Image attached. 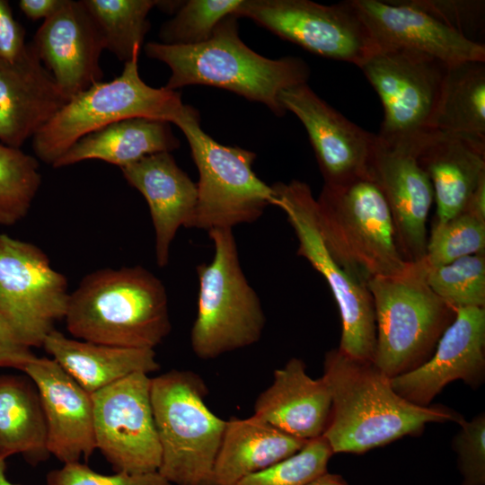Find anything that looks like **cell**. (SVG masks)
<instances>
[{
    "label": "cell",
    "instance_id": "obj_12",
    "mask_svg": "<svg viewBox=\"0 0 485 485\" xmlns=\"http://www.w3.org/2000/svg\"><path fill=\"white\" fill-rule=\"evenodd\" d=\"M69 295L66 278L40 247L0 234V315L22 344L43 346Z\"/></svg>",
    "mask_w": 485,
    "mask_h": 485
},
{
    "label": "cell",
    "instance_id": "obj_39",
    "mask_svg": "<svg viewBox=\"0 0 485 485\" xmlns=\"http://www.w3.org/2000/svg\"><path fill=\"white\" fill-rule=\"evenodd\" d=\"M26 31L7 0H0V60H13L25 49Z\"/></svg>",
    "mask_w": 485,
    "mask_h": 485
},
{
    "label": "cell",
    "instance_id": "obj_15",
    "mask_svg": "<svg viewBox=\"0 0 485 485\" xmlns=\"http://www.w3.org/2000/svg\"><path fill=\"white\" fill-rule=\"evenodd\" d=\"M306 129L325 185H344L370 176L376 134L356 125L318 96L307 84L279 93Z\"/></svg>",
    "mask_w": 485,
    "mask_h": 485
},
{
    "label": "cell",
    "instance_id": "obj_32",
    "mask_svg": "<svg viewBox=\"0 0 485 485\" xmlns=\"http://www.w3.org/2000/svg\"><path fill=\"white\" fill-rule=\"evenodd\" d=\"M423 267L428 287L455 310L485 308V253L463 256L436 267Z\"/></svg>",
    "mask_w": 485,
    "mask_h": 485
},
{
    "label": "cell",
    "instance_id": "obj_34",
    "mask_svg": "<svg viewBox=\"0 0 485 485\" xmlns=\"http://www.w3.org/2000/svg\"><path fill=\"white\" fill-rule=\"evenodd\" d=\"M479 253H485V220L463 211L447 221L433 222L421 262L432 268Z\"/></svg>",
    "mask_w": 485,
    "mask_h": 485
},
{
    "label": "cell",
    "instance_id": "obj_11",
    "mask_svg": "<svg viewBox=\"0 0 485 485\" xmlns=\"http://www.w3.org/2000/svg\"><path fill=\"white\" fill-rule=\"evenodd\" d=\"M448 65L429 55L401 48H377L359 66L377 93L384 119L376 134L389 146L413 153L430 132Z\"/></svg>",
    "mask_w": 485,
    "mask_h": 485
},
{
    "label": "cell",
    "instance_id": "obj_42",
    "mask_svg": "<svg viewBox=\"0 0 485 485\" xmlns=\"http://www.w3.org/2000/svg\"><path fill=\"white\" fill-rule=\"evenodd\" d=\"M463 211L485 220V177L472 191Z\"/></svg>",
    "mask_w": 485,
    "mask_h": 485
},
{
    "label": "cell",
    "instance_id": "obj_2",
    "mask_svg": "<svg viewBox=\"0 0 485 485\" xmlns=\"http://www.w3.org/2000/svg\"><path fill=\"white\" fill-rule=\"evenodd\" d=\"M238 28V18L231 14L216 26L206 42L178 46L151 41L144 49L148 57L170 67L164 86L168 90L194 84L215 86L260 102L281 117L286 110L279 93L307 84L310 68L299 57L270 59L256 53L241 40Z\"/></svg>",
    "mask_w": 485,
    "mask_h": 485
},
{
    "label": "cell",
    "instance_id": "obj_17",
    "mask_svg": "<svg viewBox=\"0 0 485 485\" xmlns=\"http://www.w3.org/2000/svg\"><path fill=\"white\" fill-rule=\"evenodd\" d=\"M377 48H401L446 65L485 61V46L417 6L412 1L349 0Z\"/></svg>",
    "mask_w": 485,
    "mask_h": 485
},
{
    "label": "cell",
    "instance_id": "obj_26",
    "mask_svg": "<svg viewBox=\"0 0 485 485\" xmlns=\"http://www.w3.org/2000/svg\"><path fill=\"white\" fill-rule=\"evenodd\" d=\"M306 443L255 415L231 418L216 458L212 485H235L245 476L293 455Z\"/></svg>",
    "mask_w": 485,
    "mask_h": 485
},
{
    "label": "cell",
    "instance_id": "obj_31",
    "mask_svg": "<svg viewBox=\"0 0 485 485\" xmlns=\"http://www.w3.org/2000/svg\"><path fill=\"white\" fill-rule=\"evenodd\" d=\"M39 167L36 157L0 142V225L26 216L41 185Z\"/></svg>",
    "mask_w": 485,
    "mask_h": 485
},
{
    "label": "cell",
    "instance_id": "obj_36",
    "mask_svg": "<svg viewBox=\"0 0 485 485\" xmlns=\"http://www.w3.org/2000/svg\"><path fill=\"white\" fill-rule=\"evenodd\" d=\"M460 431L453 446L458 455V466L463 475V485L485 483V416L481 413L471 420L462 418Z\"/></svg>",
    "mask_w": 485,
    "mask_h": 485
},
{
    "label": "cell",
    "instance_id": "obj_30",
    "mask_svg": "<svg viewBox=\"0 0 485 485\" xmlns=\"http://www.w3.org/2000/svg\"><path fill=\"white\" fill-rule=\"evenodd\" d=\"M105 43L119 60L126 63L140 53L150 29L148 14L155 0H82Z\"/></svg>",
    "mask_w": 485,
    "mask_h": 485
},
{
    "label": "cell",
    "instance_id": "obj_33",
    "mask_svg": "<svg viewBox=\"0 0 485 485\" xmlns=\"http://www.w3.org/2000/svg\"><path fill=\"white\" fill-rule=\"evenodd\" d=\"M242 0H189L182 2L174 16L159 31L160 42L193 46L208 40L216 26L234 14Z\"/></svg>",
    "mask_w": 485,
    "mask_h": 485
},
{
    "label": "cell",
    "instance_id": "obj_25",
    "mask_svg": "<svg viewBox=\"0 0 485 485\" xmlns=\"http://www.w3.org/2000/svg\"><path fill=\"white\" fill-rule=\"evenodd\" d=\"M42 347L90 394L132 374L148 375L160 368L154 349L74 340L56 329Z\"/></svg>",
    "mask_w": 485,
    "mask_h": 485
},
{
    "label": "cell",
    "instance_id": "obj_5",
    "mask_svg": "<svg viewBox=\"0 0 485 485\" xmlns=\"http://www.w3.org/2000/svg\"><path fill=\"white\" fill-rule=\"evenodd\" d=\"M150 395L161 446L158 472L172 485H212L226 420L207 406L203 379L173 369L151 378Z\"/></svg>",
    "mask_w": 485,
    "mask_h": 485
},
{
    "label": "cell",
    "instance_id": "obj_20",
    "mask_svg": "<svg viewBox=\"0 0 485 485\" xmlns=\"http://www.w3.org/2000/svg\"><path fill=\"white\" fill-rule=\"evenodd\" d=\"M22 372L40 397L49 454L63 463L88 461L96 449L91 394L53 358L35 357Z\"/></svg>",
    "mask_w": 485,
    "mask_h": 485
},
{
    "label": "cell",
    "instance_id": "obj_16",
    "mask_svg": "<svg viewBox=\"0 0 485 485\" xmlns=\"http://www.w3.org/2000/svg\"><path fill=\"white\" fill-rule=\"evenodd\" d=\"M485 375V308H459L432 356L419 367L391 378L392 389L406 401L429 406L449 383L463 380L472 388Z\"/></svg>",
    "mask_w": 485,
    "mask_h": 485
},
{
    "label": "cell",
    "instance_id": "obj_9",
    "mask_svg": "<svg viewBox=\"0 0 485 485\" xmlns=\"http://www.w3.org/2000/svg\"><path fill=\"white\" fill-rule=\"evenodd\" d=\"M137 53L119 75L98 82L71 97L55 117L32 137L37 159L53 165L75 142L111 123L148 118L174 123L185 104L181 93L146 84L138 72Z\"/></svg>",
    "mask_w": 485,
    "mask_h": 485
},
{
    "label": "cell",
    "instance_id": "obj_44",
    "mask_svg": "<svg viewBox=\"0 0 485 485\" xmlns=\"http://www.w3.org/2000/svg\"><path fill=\"white\" fill-rule=\"evenodd\" d=\"M7 456L0 453V485H19L13 483L6 476Z\"/></svg>",
    "mask_w": 485,
    "mask_h": 485
},
{
    "label": "cell",
    "instance_id": "obj_13",
    "mask_svg": "<svg viewBox=\"0 0 485 485\" xmlns=\"http://www.w3.org/2000/svg\"><path fill=\"white\" fill-rule=\"evenodd\" d=\"M306 50L360 66L376 46L350 1L242 0L234 13Z\"/></svg>",
    "mask_w": 485,
    "mask_h": 485
},
{
    "label": "cell",
    "instance_id": "obj_37",
    "mask_svg": "<svg viewBox=\"0 0 485 485\" xmlns=\"http://www.w3.org/2000/svg\"><path fill=\"white\" fill-rule=\"evenodd\" d=\"M47 485H172L158 472L103 474L80 462L64 463L46 476Z\"/></svg>",
    "mask_w": 485,
    "mask_h": 485
},
{
    "label": "cell",
    "instance_id": "obj_1",
    "mask_svg": "<svg viewBox=\"0 0 485 485\" xmlns=\"http://www.w3.org/2000/svg\"><path fill=\"white\" fill-rule=\"evenodd\" d=\"M323 372L331 410L322 436L333 454H362L417 435L428 423H458L463 418L442 405L423 407L406 401L373 362L350 357L339 348L326 352Z\"/></svg>",
    "mask_w": 485,
    "mask_h": 485
},
{
    "label": "cell",
    "instance_id": "obj_24",
    "mask_svg": "<svg viewBox=\"0 0 485 485\" xmlns=\"http://www.w3.org/2000/svg\"><path fill=\"white\" fill-rule=\"evenodd\" d=\"M304 362L292 357L274 371L271 384L257 397L254 414L295 437L322 436L329 422L331 396L323 377L313 379Z\"/></svg>",
    "mask_w": 485,
    "mask_h": 485
},
{
    "label": "cell",
    "instance_id": "obj_8",
    "mask_svg": "<svg viewBox=\"0 0 485 485\" xmlns=\"http://www.w3.org/2000/svg\"><path fill=\"white\" fill-rule=\"evenodd\" d=\"M199 113L185 105L173 123L186 137L198 172L197 203L185 228L209 231L257 221L269 206H277L272 188L252 169L256 154L219 144L205 133Z\"/></svg>",
    "mask_w": 485,
    "mask_h": 485
},
{
    "label": "cell",
    "instance_id": "obj_6",
    "mask_svg": "<svg viewBox=\"0 0 485 485\" xmlns=\"http://www.w3.org/2000/svg\"><path fill=\"white\" fill-rule=\"evenodd\" d=\"M366 286L376 326L373 363L389 378L419 367L432 356L456 310L428 287L420 261L401 275L373 278Z\"/></svg>",
    "mask_w": 485,
    "mask_h": 485
},
{
    "label": "cell",
    "instance_id": "obj_29",
    "mask_svg": "<svg viewBox=\"0 0 485 485\" xmlns=\"http://www.w3.org/2000/svg\"><path fill=\"white\" fill-rule=\"evenodd\" d=\"M429 129L485 137V61L447 66Z\"/></svg>",
    "mask_w": 485,
    "mask_h": 485
},
{
    "label": "cell",
    "instance_id": "obj_7",
    "mask_svg": "<svg viewBox=\"0 0 485 485\" xmlns=\"http://www.w3.org/2000/svg\"><path fill=\"white\" fill-rule=\"evenodd\" d=\"M215 252L197 266L198 311L190 345L200 359L216 358L251 346L262 336L266 317L260 297L241 267L233 229L208 231Z\"/></svg>",
    "mask_w": 485,
    "mask_h": 485
},
{
    "label": "cell",
    "instance_id": "obj_21",
    "mask_svg": "<svg viewBox=\"0 0 485 485\" xmlns=\"http://www.w3.org/2000/svg\"><path fill=\"white\" fill-rule=\"evenodd\" d=\"M68 100L28 42L15 59L0 60V142L21 148Z\"/></svg>",
    "mask_w": 485,
    "mask_h": 485
},
{
    "label": "cell",
    "instance_id": "obj_28",
    "mask_svg": "<svg viewBox=\"0 0 485 485\" xmlns=\"http://www.w3.org/2000/svg\"><path fill=\"white\" fill-rule=\"evenodd\" d=\"M0 453L22 454L31 465L50 455L40 397L28 375H0Z\"/></svg>",
    "mask_w": 485,
    "mask_h": 485
},
{
    "label": "cell",
    "instance_id": "obj_23",
    "mask_svg": "<svg viewBox=\"0 0 485 485\" xmlns=\"http://www.w3.org/2000/svg\"><path fill=\"white\" fill-rule=\"evenodd\" d=\"M127 182L145 198L154 231V253L160 268L169 263L178 230L186 227L197 203V184L171 153L146 155L120 169Z\"/></svg>",
    "mask_w": 485,
    "mask_h": 485
},
{
    "label": "cell",
    "instance_id": "obj_38",
    "mask_svg": "<svg viewBox=\"0 0 485 485\" xmlns=\"http://www.w3.org/2000/svg\"><path fill=\"white\" fill-rule=\"evenodd\" d=\"M417 6L464 33V24L481 14L483 3L476 1H412ZM466 36V35H465ZM467 37V36H466ZM469 38V37H468Z\"/></svg>",
    "mask_w": 485,
    "mask_h": 485
},
{
    "label": "cell",
    "instance_id": "obj_4",
    "mask_svg": "<svg viewBox=\"0 0 485 485\" xmlns=\"http://www.w3.org/2000/svg\"><path fill=\"white\" fill-rule=\"evenodd\" d=\"M316 199L322 235L338 261L363 283L397 276L412 263L402 258L386 200L370 176L323 187Z\"/></svg>",
    "mask_w": 485,
    "mask_h": 485
},
{
    "label": "cell",
    "instance_id": "obj_41",
    "mask_svg": "<svg viewBox=\"0 0 485 485\" xmlns=\"http://www.w3.org/2000/svg\"><path fill=\"white\" fill-rule=\"evenodd\" d=\"M65 2L66 0H20L18 6L28 19L45 21L56 14Z\"/></svg>",
    "mask_w": 485,
    "mask_h": 485
},
{
    "label": "cell",
    "instance_id": "obj_18",
    "mask_svg": "<svg viewBox=\"0 0 485 485\" xmlns=\"http://www.w3.org/2000/svg\"><path fill=\"white\" fill-rule=\"evenodd\" d=\"M370 175L388 205L402 258L412 264L421 261L426 254L427 222L434 200L428 174L410 150L386 145L377 137Z\"/></svg>",
    "mask_w": 485,
    "mask_h": 485
},
{
    "label": "cell",
    "instance_id": "obj_35",
    "mask_svg": "<svg viewBox=\"0 0 485 485\" xmlns=\"http://www.w3.org/2000/svg\"><path fill=\"white\" fill-rule=\"evenodd\" d=\"M333 452L322 436L293 455L241 479L235 485H306L327 472Z\"/></svg>",
    "mask_w": 485,
    "mask_h": 485
},
{
    "label": "cell",
    "instance_id": "obj_10",
    "mask_svg": "<svg viewBox=\"0 0 485 485\" xmlns=\"http://www.w3.org/2000/svg\"><path fill=\"white\" fill-rule=\"evenodd\" d=\"M277 207L286 214L298 241L297 255L326 280L341 318V352L362 361H374L376 326L372 295L366 284L350 274L329 250L319 228L316 199L301 181L271 185Z\"/></svg>",
    "mask_w": 485,
    "mask_h": 485
},
{
    "label": "cell",
    "instance_id": "obj_27",
    "mask_svg": "<svg viewBox=\"0 0 485 485\" xmlns=\"http://www.w3.org/2000/svg\"><path fill=\"white\" fill-rule=\"evenodd\" d=\"M171 123L132 118L119 120L81 137L52 165L69 166L86 160H101L120 169L141 158L179 148Z\"/></svg>",
    "mask_w": 485,
    "mask_h": 485
},
{
    "label": "cell",
    "instance_id": "obj_19",
    "mask_svg": "<svg viewBox=\"0 0 485 485\" xmlns=\"http://www.w3.org/2000/svg\"><path fill=\"white\" fill-rule=\"evenodd\" d=\"M31 42L69 99L102 80L104 40L82 0H66L56 14L43 21Z\"/></svg>",
    "mask_w": 485,
    "mask_h": 485
},
{
    "label": "cell",
    "instance_id": "obj_22",
    "mask_svg": "<svg viewBox=\"0 0 485 485\" xmlns=\"http://www.w3.org/2000/svg\"><path fill=\"white\" fill-rule=\"evenodd\" d=\"M413 154L433 187L434 221L461 214L485 177V137L430 131L420 138Z\"/></svg>",
    "mask_w": 485,
    "mask_h": 485
},
{
    "label": "cell",
    "instance_id": "obj_14",
    "mask_svg": "<svg viewBox=\"0 0 485 485\" xmlns=\"http://www.w3.org/2000/svg\"><path fill=\"white\" fill-rule=\"evenodd\" d=\"M150 388L148 375L135 373L91 394L96 449L115 472L159 470L161 446Z\"/></svg>",
    "mask_w": 485,
    "mask_h": 485
},
{
    "label": "cell",
    "instance_id": "obj_40",
    "mask_svg": "<svg viewBox=\"0 0 485 485\" xmlns=\"http://www.w3.org/2000/svg\"><path fill=\"white\" fill-rule=\"evenodd\" d=\"M36 356L31 348L22 344L0 315V367L22 371Z\"/></svg>",
    "mask_w": 485,
    "mask_h": 485
},
{
    "label": "cell",
    "instance_id": "obj_43",
    "mask_svg": "<svg viewBox=\"0 0 485 485\" xmlns=\"http://www.w3.org/2000/svg\"><path fill=\"white\" fill-rule=\"evenodd\" d=\"M306 485H349L340 475L328 472L315 478Z\"/></svg>",
    "mask_w": 485,
    "mask_h": 485
},
{
    "label": "cell",
    "instance_id": "obj_3",
    "mask_svg": "<svg viewBox=\"0 0 485 485\" xmlns=\"http://www.w3.org/2000/svg\"><path fill=\"white\" fill-rule=\"evenodd\" d=\"M64 320L75 339L122 348L154 349L172 330L165 287L142 266L86 275Z\"/></svg>",
    "mask_w": 485,
    "mask_h": 485
}]
</instances>
